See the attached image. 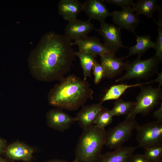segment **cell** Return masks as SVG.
<instances>
[{"label": "cell", "instance_id": "obj_1", "mask_svg": "<svg viewBox=\"0 0 162 162\" xmlns=\"http://www.w3.org/2000/svg\"><path fill=\"white\" fill-rule=\"evenodd\" d=\"M72 42L64 35L51 31L45 34L28 59L30 73L39 81L61 80L74 60Z\"/></svg>", "mask_w": 162, "mask_h": 162}, {"label": "cell", "instance_id": "obj_2", "mask_svg": "<svg viewBox=\"0 0 162 162\" xmlns=\"http://www.w3.org/2000/svg\"><path fill=\"white\" fill-rule=\"evenodd\" d=\"M59 82L48 94V102L53 106L74 111L84 106L88 99L93 98L94 91L86 80L71 74Z\"/></svg>", "mask_w": 162, "mask_h": 162}, {"label": "cell", "instance_id": "obj_3", "mask_svg": "<svg viewBox=\"0 0 162 162\" xmlns=\"http://www.w3.org/2000/svg\"><path fill=\"white\" fill-rule=\"evenodd\" d=\"M106 131L94 125L84 129L75 151L76 162H98L105 145Z\"/></svg>", "mask_w": 162, "mask_h": 162}, {"label": "cell", "instance_id": "obj_4", "mask_svg": "<svg viewBox=\"0 0 162 162\" xmlns=\"http://www.w3.org/2000/svg\"><path fill=\"white\" fill-rule=\"evenodd\" d=\"M161 62L154 55L145 60L138 57L129 62L126 67L125 73L116 80V82L133 79H147L157 73L159 64Z\"/></svg>", "mask_w": 162, "mask_h": 162}, {"label": "cell", "instance_id": "obj_5", "mask_svg": "<svg viewBox=\"0 0 162 162\" xmlns=\"http://www.w3.org/2000/svg\"><path fill=\"white\" fill-rule=\"evenodd\" d=\"M161 84L160 83L156 88L141 86V91L137 97L136 101L126 117L136 116L138 114L145 116L149 113L161 100Z\"/></svg>", "mask_w": 162, "mask_h": 162}, {"label": "cell", "instance_id": "obj_6", "mask_svg": "<svg viewBox=\"0 0 162 162\" xmlns=\"http://www.w3.org/2000/svg\"><path fill=\"white\" fill-rule=\"evenodd\" d=\"M135 117H126L123 121L106 131L105 145L115 150L122 147L138 125Z\"/></svg>", "mask_w": 162, "mask_h": 162}, {"label": "cell", "instance_id": "obj_7", "mask_svg": "<svg viewBox=\"0 0 162 162\" xmlns=\"http://www.w3.org/2000/svg\"><path fill=\"white\" fill-rule=\"evenodd\" d=\"M136 130L138 147L144 149L162 146V121L157 120L138 125Z\"/></svg>", "mask_w": 162, "mask_h": 162}, {"label": "cell", "instance_id": "obj_8", "mask_svg": "<svg viewBox=\"0 0 162 162\" xmlns=\"http://www.w3.org/2000/svg\"><path fill=\"white\" fill-rule=\"evenodd\" d=\"M100 23V28H95L94 30L103 38L104 44L112 52L116 54L122 48H128L122 44L120 28L114 25L105 22Z\"/></svg>", "mask_w": 162, "mask_h": 162}, {"label": "cell", "instance_id": "obj_9", "mask_svg": "<svg viewBox=\"0 0 162 162\" xmlns=\"http://www.w3.org/2000/svg\"><path fill=\"white\" fill-rule=\"evenodd\" d=\"M112 21L119 28L125 29L134 33L140 23L138 16L134 13L131 7L110 12Z\"/></svg>", "mask_w": 162, "mask_h": 162}, {"label": "cell", "instance_id": "obj_10", "mask_svg": "<svg viewBox=\"0 0 162 162\" xmlns=\"http://www.w3.org/2000/svg\"><path fill=\"white\" fill-rule=\"evenodd\" d=\"M95 28L90 20L84 21L76 18L68 22L65 26L64 35L71 41H75L87 37Z\"/></svg>", "mask_w": 162, "mask_h": 162}, {"label": "cell", "instance_id": "obj_11", "mask_svg": "<svg viewBox=\"0 0 162 162\" xmlns=\"http://www.w3.org/2000/svg\"><path fill=\"white\" fill-rule=\"evenodd\" d=\"M72 45H77L79 51L89 53L95 56L106 54L115 55L99 39L95 36L87 37L72 42Z\"/></svg>", "mask_w": 162, "mask_h": 162}, {"label": "cell", "instance_id": "obj_12", "mask_svg": "<svg viewBox=\"0 0 162 162\" xmlns=\"http://www.w3.org/2000/svg\"><path fill=\"white\" fill-rule=\"evenodd\" d=\"M100 56L104 70V78H112L121 74L129 62L124 61V57H117L115 55L106 54Z\"/></svg>", "mask_w": 162, "mask_h": 162}, {"label": "cell", "instance_id": "obj_13", "mask_svg": "<svg viewBox=\"0 0 162 162\" xmlns=\"http://www.w3.org/2000/svg\"><path fill=\"white\" fill-rule=\"evenodd\" d=\"M47 122L51 127L60 131L67 130L74 122L77 121L73 117L59 109H52L46 114Z\"/></svg>", "mask_w": 162, "mask_h": 162}, {"label": "cell", "instance_id": "obj_14", "mask_svg": "<svg viewBox=\"0 0 162 162\" xmlns=\"http://www.w3.org/2000/svg\"><path fill=\"white\" fill-rule=\"evenodd\" d=\"M100 102L83 106L75 117L80 126L83 129L93 125L94 121L100 112L104 109Z\"/></svg>", "mask_w": 162, "mask_h": 162}, {"label": "cell", "instance_id": "obj_15", "mask_svg": "<svg viewBox=\"0 0 162 162\" xmlns=\"http://www.w3.org/2000/svg\"><path fill=\"white\" fill-rule=\"evenodd\" d=\"M102 0H87L82 3V11L87 15L89 20L94 19L100 23L105 22L110 16V12Z\"/></svg>", "mask_w": 162, "mask_h": 162}, {"label": "cell", "instance_id": "obj_16", "mask_svg": "<svg viewBox=\"0 0 162 162\" xmlns=\"http://www.w3.org/2000/svg\"><path fill=\"white\" fill-rule=\"evenodd\" d=\"M5 151L7 156L10 159L26 162L31 159L33 152L31 147L20 142L10 145L6 148Z\"/></svg>", "mask_w": 162, "mask_h": 162}, {"label": "cell", "instance_id": "obj_17", "mask_svg": "<svg viewBox=\"0 0 162 162\" xmlns=\"http://www.w3.org/2000/svg\"><path fill=\"white\" fill-rule=\"evenodd\" d=\"M82 9V3L78 0H61L58 5L59 14L68 22L76 19Z\"/></svg>", "mask_w": 162, "mask_h": 162}, {"label": "cell", "instance_id": "obj_18", "mask_svg": "<svg viewBox=\"0 0 162 162\" xmlns=\"http://www.w3.org/2000/svg\"><path fill=\"white\" fill-rule=\"evenodd\" d=\"M138 146L122 147L111 152L102 154L98 162H129Z\"/></svg>", "mask_w": 162, "mask_h": 162}, {"label": "cell", "instance_id": "obj_19", "mask_svg": "<svg viewBox=\"0 0 162 162\" xmlns=\"http://www.w3.org/2000/svg\"><path fill=\"white\" fill-rule=\"evenodd\" d=\"M131 8L138 16L143 14L149 18L153 19L154 14L161 8L155 0H139L136 3H134Z\"/></svg>", "mask_w": 162, "mask_h": 162}, {"label": "cell", "instance_id": "obj_20", "mask_svg": "<svg viewBox=\"0 0 162 162\" xmlns=\"http://www.w3.org/2000/svg\"><path fill=\"white\" fill-rule=\"evenodd\" d=\"M136 36V44L133 46L128 48L129 50L128 55L124 58L133 55H136L141 57L142 55L149 49L154 48L155 43L152 41L149 35Z\"/></svg>", "mask_w": 162, "mask_h": 162}, {"label": "cell", "instance_id": "obj_21", "mask_svg": "<svg viewBox=\"0 0 162 162\" xmlns=\"http://www.w3.org/2000/svg\"><path fill=\"white\" fill-rule=\"evenodd\" d=\"M152 82H154L153 81L146 83L134 84L127 85L121 84L113 85L108 90L100 102L102 103L107 100H118L127 89L130 88L141 86L143 85Z\"/></svg>", "mask_w": 162, "mask_h": 162}, {"label": "cell", "instance_id": "obj_22", "mask_svg": "<svg viewBox=\"0 0 162 162\" xmlns=\"http://www.w3.org/2000/svg\"><path fill=\"white\" fill-rule=\"evenodd\" d=\"M75 55L79 59L83 70L84 79L86 80L87 77L91 76V72L96 61L95 56L79 50L75 52Z\"/></svg>", "mask_w": 162, "mask_h": 162}, {"label": "cell", "instance_id": "obj_23", "mask_svg": "<svg viewBox=\"0 0 162 162\" xmlns=\"http://www.w3.org/2000/svg\"><path fill=\"white\" fill-rule=\"evenodd\" d=\"M135 104V102L125 101L122 99L116 100L114 104V106L111 110L113 116H127Z\"/></svg>", "mask_w": 162, "mask_h": 162}, {"label": "cell", "instance_id": "obj_24", "mask_svg": "<svg viewBox=\"0 0 162 162\" xmlns=\"http://www.w3.org/2000/svg\"><path fill=\"white\" fill-rule=\"evenodd\" d=\"M113 117L111 110L104 108L99 114L93 124L100 128L105 129L112 122Z\"/></svg>", "mask_w": 162, "mask_h": 162}, {"label": "cell", "instance_id": "obj_25", "mask_svg": "<svg viewBox=\"0 0 162 162\" xmlns=\"http://www.w3.org/2000/svg\"><path fill=\"white\" fill-rule=\"evenodd\" d=\"M159 19L158 22L154 19L157 26L158 35L155 43L154 49L156 51L154 55L158 59L161 61L162 59V10L161 8L159 10Z\"/></svg>", "mask_w": 162, "mask_h": 162}, {"label": "cell", "instance_id": "obj_26", "mask_svg": "<svg viewBox=\"0 0 162 162\" xmlns=\"http://www.w3.org/2000/svg\"><path fill=\"white\" fill-rule=\"evenodd\" d=\"M144 150V154L150 162H156L161 159L162 146L150 147Z\"/></svg>", "mask_w": 162, "mask_h": 162}, {"label": "cell", "instance_id": "obj_27", "mask_svg": "<svg viewBox=\"0 0 162 162\" xmlns=\"http://www.w3.org/2000/svg\"><path fill=\"white\" fill-rule=\"evenodd\" d=\"M92 70L94 76V83L95 84H98L101 80L104 78V70L101 64L96 61Z\"/></svg>", "mask_w": 162, "mask_h": 162}, {"label": "cell", "instance_id": "obj_28", "mask_svg": "<svg viewBox=\"0 0 162 162\" xmlns=\"http://www.w3.org/2000/svg\"><path fill=\"white\" fill-rule=\"evenodd\" d=\"M104 2H106L118 6H120L122 8L131 7L134 3L132 0H103Z\"/></svg>", "mask_w": 162, "mask_h": 162}, {"label": "cell", "instance_id": "obj_29", "mask_svg": "<svg viewBox=\"0 0 162 162\" xmlns=\"http://www.w3.org/2000/svg\"><path fill=\"white\" fill-rule=\"evenodd\" d=\"M129 162H150L144 154H133L131 156Z\"/></svg>", "mask_w": 162, "mask_h": 162}, {"label": "cell", "instance_id": "obj_30", "mask_svg": "<svg viewBox=\"0 0 162 162\" xmlns=\"http://www.w3.org/2000/svg\"><path fill=\"white\" fill-rule=\"evenodd\" d=\"M6 145V141L0 138V155L5 150Z\"/></svg>", "mask_w": 162, "mask_h": 162}, {"label": "cell", "instance_id": "obj_31", "mask_svg": "<svg viewBox=\"0 0 162 162\" xmlns=\"http://www.w3.org/2000/svg\"><path fill=\"white\" fill-rule=\"evenodd\" d=\"M156 117L157 118V120L162 121V104L160 108L155 112Z\"/></svg>", "mask_w": 162, "mask_h": 162}, {"label": "cell", "instance_id": "obj_32", "mask_svg": "<svg viewBox=\"0 0 162 162\" xmlns=\"http://www.w3.org/2000/svg\"><path fill=\"white\" fill-rule=\"evenodd\" d=\"M46 162H76V161L75 160H74L72 162H69L68 161L64 160L55 159L50 160L47 161Z\"/></svg>", "mask_w": 162, "mask_h": 162}, {"label": "cell", "instance_id": "obj_33", "mask_svg": "<svg viewBox=\"0 0 162 162\" xmlns=\"http://www.w3.org/2000/svg\"><path fill=\"white\" fill-rule=\"evenodd\" d=\"M0 162H7L5 160L0 158Z\"/></svg>", "mask_w": 162, "mask_h": 162}, {"label": "cell", "instance_id": "obj_34", "mask_svg": "<svg viewBox=\"0 0 162 162\" xmlns=\"http://www.w3.org/2000/svg\"><path fill=\"white\" fill-rule=\"evenodd\" d=\"M156 162H162V159L160 160H158V161H157Z\"/></svg>", "mask_w": 162, "mask_h": 162}]
</instances>
